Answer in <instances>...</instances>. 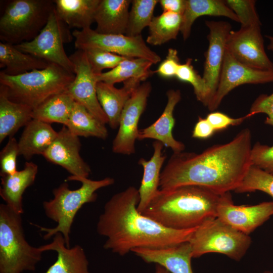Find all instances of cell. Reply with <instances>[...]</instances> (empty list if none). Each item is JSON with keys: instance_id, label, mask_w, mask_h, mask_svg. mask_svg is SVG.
Here are the masks:
<instances>
[{"instance_id": "6da1fadb", "label": "cell", "mask_w": 273, "mask_h": 273, "mask_svg": "<svg viewBox=\"0 0 273 273\" xmlns=\"http://www.w3.org/2000/svg\"><path fill=\"white\" fill-rule=\"evenodd\" d=\"M252 147L251 132L245 128L231 141L200 153H173L161 171L159 189L196 185L219 194L234 191L252 165Z\"/></svg>"}, {"instance_id": "7a4b0ae2", "label": "cell", "mask_w": 273, "mask_h": 273, "mask_svg": "<svg viewBox=\"0 0 273 273\" xmlns=\"http://www.w3.org/2000/svg\"><path fill=\"white\" fill-rule=\"evenodd\" d=\"M138 189L129 186L106 203L97 225L99 235L107 238L103 247L123 256L135 248L156 249L189 242L196 228H167L137 209Z\"/></svg>"}, {"instance_id": "3957f363", "label": "cell", "mask_w": 273, "mask_h": 273, "mask_svg": "<svg viewBox=\"0 0 273 273\" xmlns=\"http://www.w3.org/2000/svg\"><path fill=\"white\" fill-rule=\"evenodd\" d=\"M222 194L196 185L159 189L141 213L168 229H194L217 217V208Z\"/></svg>"}, {"instance_id": "277c9868", "label": "cell", "mask_w": 273, "mask_h": 273, "mask_svg": "<svg viewBox=\"0 0 273 273\" xmlns=\"http://www.w3.org/2000/svg\"><path fill=\"white\" fill-rule=\"evenodd\" d=\"M67 180L79 181L81 185L77 189L70 190L68 184L63 183L53 190V199L43 202L46 216L57 223L56 226L48 228L32 224L44 233L43 236L44 240L49 239L57 233L62 234L66 246L69 248L71 227L77 212L85 204L96 201L97 190L112 185L115 180L109 177L95 180L72 175L69 176Z\"/></svg>"}, {"instance_id": "5b68a950", "label": "cell", "mask_w": 273, "mask_h": 273, "mask_svg": "<svg viewBox=\"0 0 273 273\" xmlns=\"http://www.w3.org/2000/svg\"><path fill=\"white\" fill-rule=\"evenodd\" d=\"M74 78V73L54 63L16 76L0 72V84L6 87L9 99L32 109L51 97L65 91Z\"/></svg>"}, {"instance_id": "8992f818", "label": "cell", "mask_w": 273, "mask_h": 273, "mask_svg": "<svg viewBox=\"0 0 273 273\" xmlns=\"http://www.w3.org/2000/svg\"><path fill=\"white\" fill-rule=\"evenodd\" d=\"M43 252L26 241L21 214L0 205V273L34 271Z\"/></svg>"}, {"instance_id": "52a82bcc", "label": "cell", "mask_w": 273, "mask_h": 273, "mask_svg": "<svg viewBox=\"0 0 273 273\" xmlns=\"http://www.w3.org/2000/svg\"><path fill=\"white\" fill-rule=\"evenodd\" d=\"M54 8L51 0L9 1L0 18V39L13 45L33 40L46 26Z\"/></svg>"}, {"instance_id": "ba28073f", "label": "cell", "mask_w": 273, "mask_h": 273, "mask_svg": "<svg viewBox=\"0 0 273 273\" xmlns=\"http://www.w3.org/2000/svg\"><path fill=\"white\" fill-rule=\"evenodd\" d=\"M189 243L193 258L209 253H217L239 261L250 247L252 240L249 235L215 217L197 227Z\"/></svg>"}, {"instance_id": "9c48e42d", "label": "cell", "mask_w": 273, "mask_h": 273, "mask_svg": "<svg viewBox=\"0 0 273 273\" xmlns=\"http://www.w3.org/2000/svg\"><path fill=\"white\" fill-rule=\"evenodd\" d=\"M70 29L59 16L55 6L47 24L33 40L14 46L24 53L74 73V64L64 48V44L71 42L74 38Z\"/></svg>"}, {"instance_id": "30bf717a", "label": "cell", "mask_w": 273, "mask_h": 273, "mask_svg": "<svg viewBox=\"0 0 273 273\" xmlns=\"http://www.w3.org/2000/svg\"><path fill=\"white\" fill-rule=\"evenodd\" d=\"M77 50L98 49L129 58H143L153 64L161 57L146 44L142 35L129 36L125 34H104L87 28L72 31Z\"/></svg>"}, {"instance_id": "8fae6325", "label": "cell", "mask_w": 273, "mask_h": 273, "mask_svg": "<svg viewBox=\"0 0 273 273\" xmlns=\"http://www.w3.org/2000/svg\"><path fill=\"white\" fill-rule=\"evenodd\" d=\"M152 90L150 82H144L132 93L122 111L117 133L112 142L116 154L129 155L135 153V143L139 135L138 124L144 112Z\"/></svg>"}, {"instance_id": "7c38bea8", "label": "cell", "mask_w": 273, "mask_h": 273, "mask_svg": "<svg viewBox=\"0 0 273 273\" xmlns=\"http://www.w3.org/2000/svg\"><path fill=\"white\" fill-rule=\"evenodd\" d=\"M69 58L74 64L75 78L65 92L101 122L104 124L108 123V119L98 99L96 75L93 71L85 52L77 50Z\"/></svg>"}, {"instance_id": "4fadbf2b", "label": "cell", "mask_w": 273, "mask_h": 273, "mask_svg": "<svg viewBox=\"0 0 273 273\" xmlns=\"http://www.w3.org/2000/svg\"><path fill=\"white\" fill-rule=\"evenodd\" d=\"M261 26L241 27L231 30L226 41V50L241 63L261 70H273V62L265 53Z\"/></svg>"}, {"instance_id": "5bb4252c", "label": "cell", "mask_w": 273, "mask_h": 273, "mask_svg": "<svg viewBox=\"0 0 273 273\" xmlns=\"http://www.w3.org/2000/svg\"><path fill=\"white\" fill-rule=\"evenodd\" d=\"M273 82V70H261L248 67L236 60L225 49L216 93L207 108L213 112L234 88L244 84Z\"/></svg>"}, {"instance_id": "9a60e30c", "label": "cell", "mask_w": 273, "mask_h": 273, "mask_svg": "<svg viewBox=\"0 0 273 273\" xmlns=\"http://www.w3.org/2000/svg\"><path fill=\"white\" fill-rule=\"evenodd\" d=\"M273 215V201L253 205H237L230 192L221 195L217 217L237 230L249 235Z\"/></svg>"}, {"instance_id": "2e32d148", "label": "cell", "mask_w": 273, "mask_h": 273, "mask_svg": "<svg viewBox=\"0 0 273 273\" xmlns=\"http://www.w3.org/2000/svg\"><path fill=\"white\" fill-rule=\"evenodd\" d=\"M80 148L79 137L63 125L42 156L48 161L64 168L73 176L88 178L91 169L81 158Z\"/></svg>"}, {"instance_id": "e0dca14e", "label": "cell", "mask_w": 273, "mask_h": 273, "mask_svg": "<svg viewBox=\"0 0 273 273\" xmlns=\"http://www.w3.org/2000/svg\"><path fill=\"white\" fill-rule=\"evenodd\" d=\"M205 24L209 30L207 36L209 46L205 53L202 77L209 89L212 99L218 86L226 39L232 30V26L229 22L223 21H206Z\"/></svg>"}, {"instance_id": "ac0fdd59", "label": "cell", "mask_w": 273, "mask_h": 273, "mask_svg": "<svg viewBox=\"0 0 273 273\" xmlns=\"http://www.w3.org/2000/svg\"><path fill=\"white\" fill-rule=\"evenodd\" d=\"M166 96L167 102L163 113L151 125L139 130L138 140L154 139L171 149L173 153L182 152L185 149V145L175 140L172 134L175 124L173 112L175 107L181 100V93L178 89H169L167 92Z\"/></svg>"}, {"instance_id": "d6986e66", "label": "cell", "mask_w": 273, "mask_h": 273, "mask_svg": "<svg viewBox=\"0 0 273 273\" xmlns=\"http://www.w3.org/2000/svg\"><path fill=\"white\" fill-rule=\"evenodd\" d=\"M143 82L132 78L123 82V86L117 88L114 84L97 82L96 91L99 103L108 119L112 129L118 127L123 109L132 93Z\"/></svg>"}, {"instance_id": "ffe728a7", "label": "cell", "mask_w": 273, "mask_h": 273, "mask_svg": "<svg viewBox=\"0 0 273 273\" xmlns=\"http://www.w3.org/2000/svg\"><path fill=\"white\" fill-rule=\"evenodd\" d=\"M53 237L51 243L40 246L43 252L51 250L57 254L56 261L44 273H91L87 257L80 245L69 248L62 234L57 233Z\"/></svg>"}, {"instance_id": "44dd1931", "label": "cell", "mask_w": 273, "mask_h": 273, "mask_svg": "<svg viewBox=\"0 0 273 273\" xmlns=\"http://www.w3.org/2000/svg\"><path fill=\"white\" fill-rule=\"evenodd\" d=\"M37 165L32 162L25 163L24 168L11 175L1 176L0 195L6 204L17 213L24 212L23 195L34 182Z\"/></svg>"}, {"instance_id": "7402d4cb", "label": "cell", "mask_w": 273, "mask_h": 273, "mask_svg": "<svg viewBox=\"0 0 273 273\" xmlns=\"http://www.w3.org/2000/svg\"><path fill=\"white\" fill-rule=\"evenodd\" d=\"M130 0H101L95 15V30L104 34H125Z\"/></svg>"}, {"instance_id": "603a6c76", "label": "cell", "mask_w": 273, "mask_h": 273, "mask_svg": "<svg viewBox=\"0 0 273 273\" xmlns=\"http://www.w3.org/2000/svg\"><path fill=\"white\" fill-rule=\"evenodd\" d=\"M163 144L155 141L153 143L154 152L150 160L141 158L138 162L143 168L141 185L138 189L140 201L138 210L142 212L147 207L152 198L159 190L161 169L166 155L162 153Z\"/></svg>"}, {"instance_id": "cb8c5ba5", "label": "cell", "mask_w": 273, "mask_h": 273, "mask_svg": "<svg viewBox=\"0 0 273 273\" xmlns=\"http://www.w3.org/2000/svg\"><path fill=\"white\" fill-rule=\"evenodd\" d=\"M57 134L50 124L32 119L18 141L19 155L27 160L34 155H42Z\"/></svg>"}, {"instance_id": "d4e9b609", "label": "cell", "mask_w": 273, "mask_h": 273, "mask_svg": "<svg viewBox=\"0 0 273 273\" xmlns=\"http://www.w3.org/2000/svg\"><path fill=\"white\" fill-rule=\"evenodd\" d=\"M32 110L26 105L11 100L6 87L0 84V143L13 136L32 119Z\"/></svg>"}, {"instance_id": "484cf974", "label": "cell", "mask_w": 273, "mask_h": 273, "mask_svg": "<svg viewBox=\"0 0 273 273\" xmlns=\"http://www.w3.org/2000/svg\"><path fill=\"white\" fill-rule=\"evenodd\" d=\"M101 0H55L56 11L61 19L70 28L82 30L90 28Z\"/></svg>"}, {"instance_id": "4316f807", "label": "cell", "mask_w": 273, "mask_h": 273, "mask_svg": "<svg viewBox=\"0 0 273 273\" xmlns=\"http://www.w3.org/2000/svg\"><path fill=\"white\" fill-rule=\"evenodd\" d=\"M202 16H224L239 22L236 15L223 1L186 0L180 30L185 40L189 37L195 20Z\"/></svg>"}, {"instance_id": "83f0119b", "label": "cell", "mask_w": 273, "mask_h": 273, "mask_svg": "<svg viewBox=\"0 0 273 273\" xmlns=\"http://www.w3.org/2000/svg\"><path fill=\"white\" fill-rule=\"evenodd\" d=\"M50 63L24 53L14 45L0 42V67L4 73L16 76L36 69L46 68Z\"/></svg>"}, {"instance_id": "f1b7e54d", "label": "cell", "mask_w": 273, "mask_h": 273, "mask_svg": "<svg viewBox=\"0 0 273 273\" xmlns=\"http://www.w3.org/2000/svg\"><path fill=\"white\" fill-rule=\"evenodd\" d=\"M74 102V100L65 91L57 94L33 109L32 119L49 124L58 123L66 126Z\"/></svg>"}, {"instance_id": "f546056e", "label": "cell", "mask_w": 273, "mask_h": 273, "mask_svg": "<svg viewBox=\"0 0 273 273\" xmlns=\"http://www.w3.org/2000/svg\"><path fill=\"white\" fill-rule=\"evenodd\" d=\"M153 64L145 59L127 58L111 70L96 75V79L98 82L114 85L132 78L144 81L155 72L151 70Z\"/></svg>"}, {"instance_id": "4dcf8cb0", "label": "cell", "mask_w": 273, "mask_h": 273, "mask_svg": "<svg viewBox=\"0 0 273 273\" xmlns=\"http://www.w3.org/2000/svg\"><path fill=\"white\" fill-rule=\"evenodd\" d=\"M66 126L78 137H95L105 140L108 136L105 124L98 120L84 106L76 102Z\"/></svg>"}, {"instance_id": "1f68e13d", "label": "cell", "mask_w": 273, "mask_h": 273, "mask_svg": "<svg viewBox=\"0 0 273 273\" xmlns=\"http://www.w3.org/2000/svg\"><path fill=\"white\" fill-rule=\"evenodd\" d=\"M182 22V15L163 12L154 17L149 26L146 41L150 44L159 46L176 38Z\"/></svg>"}, {"instance_id": "d6a6232c", "label": "cell", "mask_w": 273, "mask_h": 273, "mask_svg": "<svg viewBox=\"0 0 273 273\" xmlns=\"http://www.w3.org/2000/svg\"><path fill=\"white\" fill-rule=\"evenodd\" d=\"M157 0H133L129 12L127 29L125 35L136 36L141 35L142 30L149 26Z\"/></svg>"}, {"instance_id": "836d02e7", "label": "cell", "mask_w": 273, "mask_h": 273, "mask_svg": "<svg viewBox=\"0 0 273 273\" xmlns=\"http://www.w3.org/2000/svg\"><path fill=\"white\" fill-rule=\"evenodd\" d=\"M261 191L273 198V175L251 165L240 186L234 191L237 193Z\"/></svg>"}, {"instance_id": "e575fe53", "label": "cell", "mask_w": 273, "mask_h": 273, "mask_svg": "<svg viewBox=\"0 0 273 273\" xmlns=\"http://www.w3.org/2000/svg\"><path fill=\"white\" fill-rule=\"evenodd\" d=\"M192 61L188 58L185 63L180 64L175 76L179 80L190 83L197 100L207 107L212 100L210 92L203 77L194 69Z\"/></svg>"}, {"instance_id": "d590c367", "label": "cell", "mask_w": 273, "mask_h": 273, "mask_svg": "<svg viewBox=\"0 0 273 273\" xmlns=\"http://www.w3.org/2000/svg\"><path fill=\"white\" fill-rule=\"evenodd\" d=\"M255 1L226 0V5L235 13L241 27L261 26V23L256 11Z\"/></svg>"}, {"instance_id": "8d00e7d4", "label": "cell", "mask_w": 273, "mask_h": 273, "mask_svg": "<svg viewBox=\"0 0 273 273\" xmlns=\"http://www.w3.org/2000/svg\"><path fill=\"white\" fill-rule=\"evenodd\" d=\"M84 51L96 75L102 73V70L105 69H113L127 58L116 54L98 49H88Z\"/></svg>"}, {"instance_id": "74e56055", "label": "cell", "mask_w": 273, "mask_h": 273, "mask_svg": "<svg viewBox=\"0 0 273 273\" xmlns=\"http://www.w3.org/2000/svg\"><path fill=\"white\" fill-rule=\"evenodd\" d=\"M19 155L18 141L14 136L9 138L0 152L1 176L11 175L17 171L16 161Z\"/></svg>"}, {"instance_id": "f35d334b", "label": "cell", "mask_w": 273, "mask_h": 273, "mask_svg": "<svg viewBox=\"0 0 273 273\" xmlns=\"http://www.w3.org/2000/svg\"><path fill=\"white\" fill-rule=\"evenodd\" d=\"M251 161L252 165L273 175V145L255 143L251 149Z\"/></svg>"}, {"instance_id": "ab89813d", "label": "cell", "mask_w": 273, "mask_h": 273, "mask_svg": "<svg viewBox=\"0 0 273 273\" xmlns=\"http://www.w3.org/2000/svg\"><path fill=\"white\" fill-rule=\"evenodd\" d=\"M259 113L266 114L264 123L273 126V93L259 95L252 104L248 113L250 116Z\"/></svg>"}, {"instance_id": "60d3db41", "label": "cell", "mask_w": 273, "mask_h": 273, "mask_svg": "<svg viewBox=\"0 0 273 273\" xmlns=\"http://www.w3.org/2000/svg\"><path fill=\"white\" fill-rule=\"evenodd\" d=\"M251 117L248 114L239 118H232L220 112H212L206 117L215 131L224 129L230 126L238 125Z\"/></svg>"}, {"instance_id": "b9f144b4", "label": "cell", "mask_w": 273, "mask_h": 273, "mask_svg": "<svg viewBox=\"0 0 273 273\" xmlns=\"http://www.w3.org/2000/svg\"><path fill=\"white\" fill-rule=\"evenodd\" d=\"M180 65L177 51L170 48L168 50L165 59L160 63L155 72L165 78L175 76Z\"/></svg>"}, {"instance_id": "7bdbcfd3", "label": "cell", "mask_w": 273, "mask_h": 273, "mask_svg": "<svg viewBox=\"0 0 273 273\" xmlns=\"http://www.w3.org/2000/svg\"><path fill=\"white\" fill-rule=\"evenodd\" d=\"M215 132L207 119L199 117L192 132L194 138L205 139L211 136Z\"/></svg>"}, {"instance_id": "ee69618b", "label": "cell", "mask_w": 273, "mask_h": 273, "mask_svg": "<svg viewBox=\"0 0 273 273\" xmlns=\"http://www.w3.org/2000/svg\"><path fill=\"white\" fill-rule=\"evenodd\" d=\"M158 3L163 12H171L183 15L186 8V0H160Z\"/></svg>"}, {"instance_id": "f6af8a7d", "label": "cell", "mask_w": 273, "mask_h": 273, "mask_svg": "<svg viewBox=\"0 0 273 273\" xmlns=\"http://www.w3.org/2000/svg\"><path fill=\"white\" fill-rule=\"evenodd\" d=\"M155 273H170L167 269L163 266L156 264Z\"/></svg>"}, {"instance_id": "bcb514c9", "label": "cell", "mask_w": 273, "mask_h": 273, "mask_svg": "<svg viewBox=\"0 0 273 273\" xmlns=\"http://www.w3.org/2000/svg\"><path fill=\"white\" fill-rule=\"evenodd\" d=\"M265 37L267 38L269 40L267 49L273 52V36L271 35H265Z\"/></svg>"}, {"instance_id": "7dc6e473", "label": "cell", "mask_w": 273, "mask_h": 273, "mask_svg": "<svg viewBox=\"0 0 273 273\" xmlns=\"http://www.w3.org/2000/svg\"><path fill=\"white\" fill-rule=\"evenodd\" d=\"M263 273H273V272L271 271L266 270V271H264Z\"/></svg>"}]
</instances>
